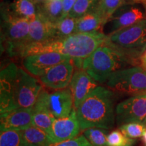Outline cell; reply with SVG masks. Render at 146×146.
<instances>
[{
    "instance_id": "obj_32",
    "label": "cell",
    "mask_w": 146,
    "mask_h": 146,
    "mask_svg": "<svg viewBox=\"0 0 146 146\" xmlns=\"http://www.w3.org/2000/svg\"><path fill=\"white\" fill-rule=\"evenodd\" d=\"M140 65L144 70H146V50L140 58Z\"/></svg>"
},
{
    "instance_id": "obj_9",
    "label": "cell",
    "mask_w": 146,
    "mask_h": 146,
    "mask_svg": "<svg viewBox=\"0 0 146 146\" xmlns=\"http://www.w3.org/2000/svg\"><path fill=\"white\" fill-rule=\"evenodd\" d=\"M115 114L119 126L131 122L142 123L146 118V93L120 102L116 106Z\"/></svg>"
},
{
    "instance_id": "obj_10",
    "label": "cell",
    "mask_w": 146,
    "mask_h": 146,
    "mask_svg": "<svg viewBox=\"0 0 146 146\" xmlns=\"http://www.w3.org/2000/svg\"><path fill=\"white\" fill-rule=\"evenodd\" d=\"M19 68L10 63L1 70L0 74V112H8L16 109L14 103L16 82Z\"/></svg>"
},
{
    "instance_id": "obj_5",
    "label": "cell",
    "mask_w": 146,
    "mask_h": 146,
    "mask_svg": "<svg viewBox=\"0 0 146 146\" xmlns=\"http://www.w3.org/2000/svg\"><path fill=\"white\" fill-rule=\"evenodd\" d=\"M1 41L10 56H19L28 38L30 22L27 18L1 16Z\"/></svg>"
},
{
    "instance_id": "obj_12",
    "label": "cell",
    "mask_w": 146,
    "mask_h": 146,
    "mask_svg": "<svg viewBox=\"0 0 146 146\" xmlns=\"http://www.w3.org/2000/svg\"><path fill=\"white\" fill-rule=\"evenodd\" d=\"M70 58L69 56L56 52L40 53L25 56L23 64L32 75L41 76L52 66Z\"/></svg>"
},
{
    "instance_id": "obj_13",
    "label": "cell",
    "mask_w": 146,
    "mask_h": 146,
    "mask_svg": "<svg viewBox=\"0 0 146 146\" xmlns=\"http://www.w3.org/2000/svg\"><path fill=\"white\" fill-rule=\"evenodd\" d=\"M81 131L76 109H73L67 117L56 118L48 133L52 143L74 138Z\"/></svg>"
},
{
    "instance_id": "obj_31",
    "label": "cell",
    "mask_w": 146,
    "mask_h": 146,
    "mask_svg": "<svg viewBox=\"0 0 146 146\" xmlns=\"http://www.w3.org/2000/svg\"><path fill=\"white\" fill-rule=\"evenodd\" d=\"M76 0H62V1L63 18L69 15Z\"/></svg>"
},
{
    "instance_id": "obj_16",
    "label": "cell",
    "mask_w": 146,
    "mask_h": 146,
    "mask_svg": "<svg viewBox=\"0 0 146 146\" xmlns=\"http://www.w3.org/2000/svg\"><path fill=\"white\" fill-rule=\"evenodd\" d=\"M33 108H18L1 114L0 130L22 131L33 125Z\"/></svg>"
},
{
    "instance_id": "obj_22",
    "label": "cell",
    "mask_w": 146,
    "mask_h": 146,
    "mask_svg": "<svg viewBox=\"0 0 146 146\" xmlns=\"http://www.w3.org/2000/svg\"><path fill=\"white\" fill-rule=\"evenodd\" d=\"M38 12L56 25L63 18L62 0H46L38 5Z\"/></svg>"
},
{
    "instance_id": "obj_23",
    "label": "cell",
    "mask_w": 146,
    "mask_h": 146,
    "mask_svg": "<svg viewBox=\"0 0 146 146\" xmlns=\"http://www.w3.org/2000/svg\"><path fill=\"white\" fill-rule=\"evenodd\" d=\"M77 18L68 15L55 25L54 39H60L74 34L76 31Z\"/></svg>"
},
{
    "instance_id": "obj_3",
    "label": "cell",
    "mask_w": 146,
    "mask_h": 146,
    "mask_svg": "<svg viewBox=\"0 0 146 146\" xmlns=\"http://www.w3.org/2000/svg\"><path fill=\"white\" fill-rule=\"evenodd\" d=\"M104 43L123 55L132 65L140 64L146 50V19L107 35Z\"/></svg>"
},
{
    "instance_id": "obj_26",
    "label": "cell",
    "mask_w": 146,
    "mask_h": 146,
    "mask_svg": "<svg viewBox=\"0 0 146 146\" xmlns=\"http://www.w3.org/2000/svg\"><path fill=\"white\" fill-rule=\"evenodd\" d=\"M84 135L93 146H108L106 129L96 127L89 128L84 131Z\"/></svg>"
},
{
    "instance_id": "obj_18",
    "label": "cell",
    "mask_w": 146,
    "mask_h": 146,
    "mask_svg": "<svg viewBox=\"0 0 146 146\" xmlns=\"http://www.w3.org/2000/svg\"><path fill=\"white\" fill-rule=\"evenodd\" d=\"M49 105L55 118L69 116L74 109V99L70 89H58L49 94Z\"/></svg>"
},
{
    "instance_id": "obj_21",
    "label": "cell",
    "mask_w": 146,
    "mask_h": 146,
    "mask_svg": "<svg viewBox=\"0 0 146 146\" xmlns=\"http://www.w3.org/2000/svg\"><path fill=\"white\" fill-rule=\"evenodd\" d=\"M21 132L27 146H47L52 143L48 133L34 125L22 130Z\"/></svg>"
},
{
    "instance_id": "obj_8",
    "label": "cell",
    "mask_w": 146,
    "mask_h": 146,
    "mask_svg": "<svg viewBox=\"0 0 146 146\" xmlns=\"http://www.w3.org/2000/svg\"><path fill=\"white\" fill-rule=\"evenodd\" d=\"M135 3H126L118 9L105 24L104 33L109 35L120 29L146 19V11L144 7Z\"/></svg>"
},
{
    "instance_id": "obj_28",
    "label": "cell",
    "mask_w": 146,
    "mask_h": 146,
    "mask_svg": "<svg viewBox=\"0 0 146 146\" xmlns=\"http://www.w3.org/2000/svg\"><path fill=\"white\" fill-rule=\"evenodd\" d=\"M135 142V139L126 136L120 129L112 131L107 137L108 146H133Z\"/></svg>"
},
{
    "instance_id": "obj_6",
    "label": "cell",
    "mask_w": 146,
    "mask_h": 146,
    "mask_svg": "<svg viewBox=\"0 0 146 146\" xmlns=\"http://www.w3.org/2000/svg\"><path fill=\"white\" fill-rule=\"evenodd\" d=\"M105 83L114 91L127 94L146 92V70L141 66L119 69L111 74Z\"/></svg>"
},
{
    "instance_id": "obj_20",
    "label": "cell",
    "mask_w": 146,
    "mask_h": 146,
    "mask_svg": "<svg viewBox=\"0 0 146 146\" xmlns=\"http://www.w3.org/2000/svg\"><path fill=\"white\" fill-rule=\"evenodd\" d=\"M106 23V20L99 12H91L77 18L75 33L103 32Z\"/></svg>"
},
{
    "instance_id": "obj_19",
    "label": "cell",
    "mask_w": 146,
    "mask_h": 146,
    "mask_svg": "<svg viewBox=\"0 0 146 146\" xmlns=\"http://www.w3.org/2000/svg\"><path fill=\"white\" fill-rule=\"evenodd\" d=\"M37 13L38 5L31 0H13L2 6L1 9V16L27 18L29 21L33 18Z\"/></svg>"
},
{
    "instance_id": "obj_4",
    "label": "cell",
    "mask_w": 146,
    "mask_h": 146,
    "mask_svg": "<svg viewBox=\"0 0 146 146\" xmlns=\"http://www.w3.org/2000/svg\"><path fill=\"white\" fill-rule=\"evenodd\" d=\"M131 64L123 55L105 43L83 60L82 68L97 82L104 83L115 71Z\"/></svg>"
},
{
    "instance_id": "obj_17",
    "label": "cell",
    "mask_w": 146,
    "mask_h": 146,
    "mask_svg": "<svg viewBox=\"0 0 146 146\" xmlns=\"http://www.w3.org/2000/svg\"><path fill=\"white\" fill-rule=\"evenodd\" d=\"M49 94L45 89H42L36 102L33 107V125L50 132L54 120L49 105Z\"/></svg>"
},
{
    "instance_id": "obj_37",
    "label": "cell",
    "mask_w": 146,
    "mask_h": 146,
    "mask_svg": "<svg viewBox=\"0 0 146 146\" xmlns=\"http://www.w3.org/2000/svg\"><path fill=\"white\" fill-rule=\"evenodd\" d=\"M142 123H143V124L144 125H145V127H146V118H145V119H144V120L143 122H142Z\"/></svg>"
},
{
    "instance_id": "obj_1",
    "label": "cell",
    "mask_w": 146,
    "mask_h": 146,
    "mask_svg": "<svg viewBox=\"0 0 146 146\" xmlns=\"http://www.w3.org/2000/svg\"><path fill=\"white\" fill-rule=\"evenodd\" d=\"M106 39L107 35L103 32L74 33L63 39L29 45L22 51L20 56L25 58L40 53L56 52L72 59L83 60L104 44Z\"/></svg>"
},
{
    "instance_id": "obj_15",
    "label": "cell",
    "mask_w": 146,
    "mask_h": 146,
    "mask_svg": "<svg viewBox=\"0 0 146 146\" xmlns=\"http://www.w3.org/2000/svg\"><path fill=\"white\" fill-rule=\"evenodd\" d=\"M29 22L30 29L28 38L20 54L25 47L29 45L43 43L54 39L55 25L43 17L39 12Z\"/></svg>"
},
{
    "instance_id": "obj_34",
    "label": "cell",
    "mask_w": 146,
    "mask_h": 146,
    "mask_svg": "<svg viewBox=\"0 0 146 146\" xmlns=\"http://www.w3.org/2000/svg\"><path fill=\"white\" fill-rule=\"evenodd\" d=\"M142 137H143V140L144 143H145V144L146 145V129H145V131H144L143 135H142Z\"/></svg>"
},
{
    "instance_id": "obj_11",
    "label": "cell",
    "mask_w": 146,
    "mask_h": 146,
    "mask_svg": "<svg viewBox=\"0 0 146 146\" xmlns=\"http://www.w3.org/2000/svg\"><path fill=\"white\" fill-rule=\"evenodd\" d=\"M74 60L70 58L54 66L39 76L41 83L50 89L58 90L70 85L75 68Z\"/></svg>"
},
{
    "instance_id": "obj_27",
    "label": "cell",
    "mask_w": 146,
    "mask_h": 146,
    "mask_svg": "<svg viewBox=\"0 0 146 146\" xmlns=\"http://www.w3.org/2000/svg\"><path fill=\"white\" fill-rule=\"evenodd\" d=\"M126 3L127 0H101L98 12L108 21L118 9Z\"/></svg>"
},
{
    "instance_id": "obj_14",
    "label": "cell",
    "mask_w": 146,
    "mask_h": 146,
    "mask_svg": "<svg viewBox=\"0 0 146 146\" xmlns=\"http://www.w3.org/2000/svg\"><path fill=\"white\" fill-rule=\"evenodd\" d=\"M97 87V81L86 71L83 68H76L69 85L74 99V108L77 109Z\"/></svg>"
},
{
    "instance_id": "obj_36",
    "label": "cell",
    "mask_w": 146,
    "mask_h": 146,
    "mask_svg": "<svg viewBox=\"0 0 146 146\" xmlns=\"http://www.w3.org/2000/svg\"><path fill=\"white\" fill-rule=\"evenodd\" d=\"M143 6L144 7V8H145V10L146 11V0H143Z\"/></svg>"
},
{
    "instance_id": "obj_7",
    "label": "cell",
    "mask_w": 146,
    "mask_h": 146,
    "mask_svg": "<svg viewBox=\"0 0 146 146\" xmlns=\"http://www.w3.org/2000/svg\"><path fill=\"white\" fill-rule=\"evenodd\" d=\"M41 90V85L35 78L23 69L19 68L14 93L16 108H31L33 107Z\"/></svg>"
},
{
    "instance_id": "obj_24",
    "label": "cell",
    "mask_w": 146,
    "mask_h": 146,
    "mask_svg": "<svg viewBox=\"0 0 146 146\" xmlns=\"http://www.w3.org/2000/svg\"><path fill=\"white\" fill-rule=\"evenodd\" d=\"M101 0H76L69 15L79 18L91 12H98Z\"/></svg>"
},
{
    "instance_id": "obj_25",
    "label": "cell",
    "mask_w": 146,
    "mask_h": 146,
    "mask_svg": "<svg viewBox=\"0 0 146 146\" xmlns=\"http://www.w3.org/2000/svg\"><path fill=\"white\" fill-rule=\"evenodd\" d=\"M0 146H27L21 131L6 130L0 132Z\"/></svg>"
},
{
    "instance_id": "obj_35",
    "label": "cell",
    "mask_w": 146,
    "mask_h": 146,
    "mask_svg": "<svg viewBox=\"0 0 146 146\" xmlns=\"http://www.w3.org/2000/svg\"><path fill=\"white\" fill-rule=\"evenodd\" d=\"M131 3H139L142 2L141 0H129Z\"/></svg>"
},
{
    "instance_id": "obj_38",
    "label": "cell",
    "mask_w": 146,
    "mask_h": 146,
    "mask_svg": "<svg viewBox=\"0 0 146 146\" xmlns=\"http://www.w3.org/2000/svg\"><path fill=\"white\" fill-rule=\"evenodd\" d=\"M143 0H141V1H142V2H143Z\"/></svg>"
},
{
    "instance_id": "obj_30",
    "label": "cell",
    "mask_w": 146,
    "mask_h": 146,
    "mask_svg": "<svg viewBox=\"0 0 146 146\" xmlns=\"http://www.w3.org/2000/svg\"><path fill=\"white\" fill-rule=\"evenodd\" d=\"M47 146H93L84 135H80L65 141L51 143Z\"/></svg>"
},
{
    "instance_id": "obj_33",
    "label": "cell",
    "mask_w": 146,
    "mask_h": 146,
    "mask_svg": "<svg viewBox=\"0 0 146 146\" xmlns=\"http://www.w3.org/2000/svg\"><path fill=\"white\" fill-rule=\"evenodd\" d=\"M33 3H34L35 4L39 5L40 4H41L42 3H43L44 1H46V0H31Z\"/></svg>"
},
{
    "instance_id": "obj_29",
    "label": "cell",
    "mask_w": 146,
    "mask_h": 146,
    "mask_svg": "<svg viewBox=\"0 0 146 146\" xmlns=\"http://www.w3.org/2000/svg\"><path fill=\"white\" fill-rule=\"evenodd\" d=\"M146 127L143 123L131 122L120 126L119 129L126 136L130 138L136 139L141 137L143 135Z\"/></svg>"
},
{
    "instance_id": "obj_2",
    "label": "cell",
    "mask_w": 146,
    "mask_h": 146,
    "mask_svg": "<svg viewBox=\"0 0 146 146\" xmlns=\"http://www.w3.org/2000/svg\"><path fill=\"white\" fill-rule=\"evenodd\" d=\"M114 94L111 89L98 86L76 110L81 130L89 128L112 129L114 125Z\"/></svg>"
}]
</instances>
